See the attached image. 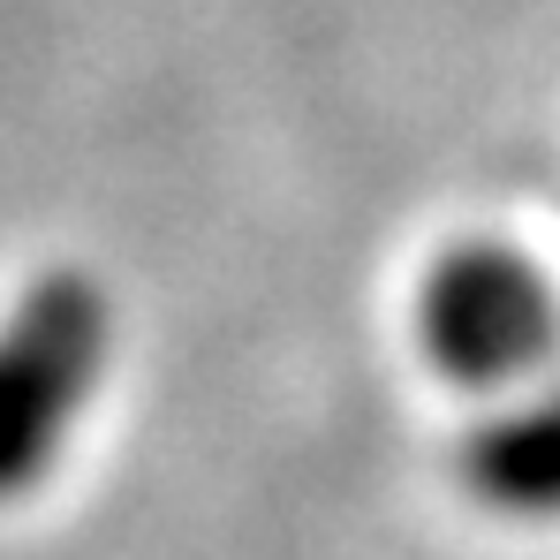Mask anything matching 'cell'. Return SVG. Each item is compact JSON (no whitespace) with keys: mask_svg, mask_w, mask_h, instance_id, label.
Here are the masks:
<instances>
[{"mask_svg":"<svg viewBox=\"0 0 560 560\" xmlns=\"http://www.w3.org/2000/svg\"><path fill=\"white\" fill-rule=\"evenodd\" d=\"M114 357V303L92 273L31 280L0 318V500L61 463Z\"/></svg>","mask_w":560,"mask_h":560,"instance_id":"cell-1","label":"cell"},{"mask_svg":"<svg viewBox=\"0 0 560 560\" xmlns=\"http://www.w3.org/2000/svg\"><path fill=\"white\" fill-rule=\"evenodd\" d=\"M417 341L455 386L530 378L560 349V295L546 266L515 243H455L417 288Z\"/></svg>","mask_w":560,"mask_h":560,"instance_id":"cell-2","label":"cell"},{"mask_svg":"<svg viewBox=\"0 0 560 560\" xmlns=\"http://www.w3.org/2000/svg\"><path fill=\"white\" fill-rule=\"evenodd\" d=\"M463 485L492 515L560 523V394L515 401L492 424H477L463 447Z\"/></svg>","mask_w":560,"mask_h":560,"instance_id":"cell-3","label":"cell"}]
</instances>
